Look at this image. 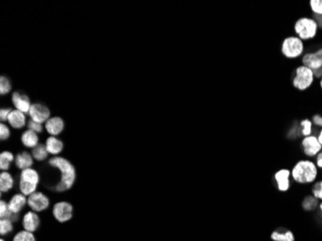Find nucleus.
<instances>
[{"mask_svg":"<svg viewBox=\"0 0 322 241\" xmlns=\"http://www.w3.org/2000/svg\"><path fill=\"white\" fill-rule=\"evenodd\" d=\"M292 179L299 185L313 184L318 175V168L311 159H301L291 169Z\"/></svg>","mask_w":322,"mask_h":241,"instance_id":"1","label":"nucleus"},{"mask_svg":"<svg viewBox=\"0 0 322 241\" xmlns=\"http://www.w3.org/2000/svg\"><path fill=\"white\" fill-rule=\"evenodd\" d=\"M49 164L59 169L62 173L61 182L57 185V191H66L73 187L75 180V169L70 161L63 157H53L49 160Z\"/></svg>","mask_w":322,"mask_h":241,"instance_id":"2","label":"nucleus"},{"mask_svg":"<svg viewBox=\"0 0 322 241\" xmlns=\"http://www.w3.org/2000/svg\"><path fill=\"white\" fill-rule=\"evenodd\" d=\"M293 31L303 42H308L317 36L319 28L312 17H301L294 22Z\"/></svg>","mask_w":322,"mask_h":241,"instance_id":"3","label":"nucleus"},{"mask_svg":"<svg viewBox=\"0 0 322 241\" xmlns=\"http://www.w3.org/2000/svg\"><path fill=\"white\" fill-rule=\"evenodd\" d=\"M305 42H303L295 35H291L286 37L280 46V50L282 55L288 60H296L302 58L305 53Z\"/></svg>","mask_w":322,"mask_h":241,"instance_id":"4","label":"nucleus"},{"mask_svg":"<svg viewBox=\"0 0 322 241\" xmlns=\"http://www.w3.org/2000/svg\"><path fill=\"white\" fill-rule=\"evenodd\" d=\"M314 80L315 78L311 69L299 65L295 68L293 72L291 83L295 90L299 92H306L313 85Z\"/></svg>","mask_w":322,"mask_h":241,"instance_id":"5","label":"nucleus"},{"mask_svg":"<svg viewBox=\"0 0 322 241\" xmlns=\"http://www.w3.org/2000/svg\"><path fill=\"white\" fill-rule=\"evenodd\" d=\"M301 146L303 153L307 157H315L322 151L321 144L318 141L317 136L314 134L303 137Z\"/></svg>","mask_w":322,"mask_h":241,"instance_id":"6","label":"nucleus"},{"mask_svg":"<svg viewBox=\"0 0 322 241\" xmlns=\"http://www.w3.org/2000/svg\"><path fill=\"white\" fill-rule=\"evenodd\" d=\"M301 65L315 71L322 68V46L314 51L305 52L301 58Z\"/></svg>","mask_w":322,"mask_h":241,"instance_id":"7","label":"nucleus"},{"mask_svg":"<svg viewBox=\"0 0 322 241\" xmlns=\"http://www.w3.org/2000/svg\"><path fill=\"white\" fill-rule=\"evenodd\" d=\"M53 215L59 222H67L73 217V207L67 202L57 203L53 207Z\"/></svg>","mask_w":322,"mask_h":241,"instance_id":"8","label":"nucleus"},{"mask_svg":"<svg viewBox=\"0 0 322 241\" xmlns=\"http://www.w3.org/2000/svg\"><path fill=\"white\" fill-rule=\"evenodd\" d=\"M290 176L291 172L287 168L280 169L274 174V180L280 192H287L290 190Z\"/></svg>","mask_w":322,"mask_h":241,"instance_id":"9","label":"nucleus"},{"mask_svg":"<svg viewBox=\"0 0 322 241\" xmlns=\"http://www.w3.org/2000/svg\"><path fill=\"white\" fill-rule=\"evenodd\" d=\"M28 206L32 208L34 211H43L48 208L49 201L45 195L41 192H35L30 195L27 200Z\"/></svg>","mask_w":322,"mask_h":241,"instance_id":"10","label":"nucleus"},{"mask_svg":"<svg viewBox=\"0 0 322 241\" xmlns=\"http://www.w3.org/2000/svg\"><path fill=\"white\" fill-rule=\"evenodd\" d=\"M28 114L31 117V120L40 123V124H43L49 119L50 112H49V109L43 104L34 103L32 104Z\"/></svg>","mask_w":322,"mask_h":241,"instance_id":"11","label":"nucleus"},{"mask_svg":"<svg viewBox=\"0 0 322 241\" xmlns=\"http://www.w3.org/2000/svg\"><path fill=\"white\" fill-rule=\"evenodd\" d=\"M12 100H13V103L16 106L17 110L22 111V113H29L32 105H31L29 98L27 96L16 92L13 94Z\"/></svg>","mask_w":322,"mask_h":241,"instance_id":"12","label":"nucleus"},{"mask_svg":"<svg viewBox=\"0 0 322 241\" xmlns=\"http://www.w3.org/2000/svg\"><path fill=\"white\" fill-rule=\"evenodd\" d=\"M45 129L51 136L60 134L64 130V122L59 117L49 118L45 122Z\"/></svg>","mask_w":322,"mask_h":241,"instance_id":"13","label":"nucleus"},{"mask_svg":"<svg viewBox=\"0 0 322 241\" xmlns=\"http://www.w3.org/2000/svg\"><path fill=\"white\" fill-rule=\"evenodd\" d=\"M22 225H23V228L25 229V230H28V231H35V230L38 229L39 225H40V219H39V216L37 215V213L35 212H27L24 217H23V221H22Z\"/></svg>","mask_w":322,"mask_h":241,"instance_id":"14","label":"nucleus"},{"mask_svg":"<svg viewBox=\"0 0 322 241\" xmlns=\"http://www.w3.org/2000/svg\"><path fill=\"white\" fill-rule=\"evenodd\" d=\"M8 120L13 128L22 129L25 125V115L20 110H12Z\"/></svg>","mask_w":322,"mask_h":241,"instance_id":"15","label":"nucleus"},{"mask_svg":"<svg viewBox=\"0 0 322 241\" xmlns=\"http://www.w3.org/2000/svg\"><path fill=\"white\" fill-rule=\"evenodd\" d=\"M45 148L48 154H60L63 150V143L61 140L57 139L55 136H50L49 138H47L45 142Z\"/></svg>","mask_w":322,"mask_h":241,"instance_id":"16","label":"nucleus"},{"mask_svg":"<svg viewBox=\"0 0 322 241\" xmlns=\"http://www.w3.org/2000/svg\"><path fill=\"white\" fill-rule=\"evenodd\" d=\"M271 239L273 241H295V237L291 230L279 229L272 231Z\"/></svg>","mask_w":322,"mask_h":241,"instance_id":"17","label":"nucleus"},{"mask_svg":"<svg viewBox=\"0 0 322 241\" xmlns=\"http://www.w3.org/2000/svg\"><path fill=\"white\" fill-rule=\"evenodd\" d=\"M26 204V198L23 194H17L12 198L10 203H9V208L14 213H19L22 208Z\"/></svg>","mask_w":322,"mask_h":241,"instance_id":"18","label":"nucleus"},{"mask_svg":"<svg viewBox=\"0 0 322 241\" xmlns=\"http://www.w3.org/2000/svg\"><path fill=\"white\" fill-rule=\"evenodd\" d=\"M22 142L23 143L24 146H26L28 148H36L38 146L39 137H38L36 132L28 130V131L23 132L22 136Z\"/></svg>","mask_w":322,"mask_h":241,"instance_id":"19","label":"nucleus"},{"mask_svg":"<svg viewBox=\"0 0 322 241\" xmlns=\"http://www.w3.org/2000/svg\"><path fill=\"white\" fill-rule=\"evenodd\" d=\"M16 164L18 168L25 170L28 168H31L33 164V159L31 155L27 153L20 154L16 158Z\"/></svg>","mask_w":322,"mask_h":241,"instance_id":"20","label":"nucleus"},{"mask_svg":"<svg viewBox=\"0 0 322 241\" xmlns=\"http://www.w3.org/2000/svg\"><path fill=\"white\" fill-rule=\"evenodd\" d=\"M21 179L31 183L35 186H38L40 178H39V174L37 173L36 170H34L32 168H28V169L22 170Z\"/></svg>","mask_w":322,"mask_h":241,"instance_id":"21","label":"nucleus"},{"mask_svg":"<svg viewBox=\"0 0 322 241\" xmlns=\"http://www.w3.org/2000/svg\"><path fill=\"white\" fill-rule=\"evenodd\" d=\"M0 217L1 219H8L10 221H16L18 219L17 213H14L9 208V204L1 201L0 203Z\"/></svg>","mask_w":322,"mask_h":241,"instance_id":"22","label":"nucleus"},{"mask_svg":"<svg viewBox=\"0 0 322 241\" xmlns=\"http://www.w3.org/2000/svg\"><path fill=\"white\" fill-rule=\"evenodd\" d=\"M14 186V178L7 172H2L0 175V190L1 192H7Z\"/></svg>","mask_w":322,"mask_h":241,"instance_id":"23","label":"nucleus"},{"mask_svg":"<svg viewBox=\"0 0 322 241\" xmlns=\"http://www.w3.org/2000/svg\"><path fill=\"white\" fill-rule=\"evenodd\" d=\"M319 201L312 195H308L302 201V208L305 211H312L318 208Z\"/></svg>","mask_w":322,"mask_h":241,"instance_id":"24","label":"nucleus"},{"mask_svg":"<svg viewBox=\"0 0 322 241\" xmlns=\"http://www.w3.org/2000/svg\"><path fill=\"white\" fill-rule=\"evenodd\" d=\"M299 126H300L301 136L303 137H307L312 134V123L311 119H303L299 122Z\"/></svg>","mask_w":322,"mask_h":241,"instance_id":"25","label":"nucleus"},{"mask_svg":"<svg viewBox=\"0 0 322 241\" xmlns=\"http://www.w3.org/2000/svg\"><path fill=\"white\" fill-rule=\"evenodd\" d=\"M14 160V155L10 152H3L0 154V168L3 171H6L9 168L10 162Z\"/></svg>","mask_w":322,"mask_h":241,"instance_id":"26","label":"nucleus"},{"mask_svg":"<svg viewBox=\"0 0 322 241\" xmlns=\"http://www.w3.org/2000/svg\"><path fill=\"white\" fill-rule=\"evenodd\" d=\"M36 188H37V186L33 185L31 183L22 180V179L20 182V189H21L22 194L25 196L32 195L33 193H35Z\"/></svg>","mask_w":322,"mask_h":241,"instance_id":"27","label":"nucleus"},{"mask_svg":"<svg viewBox=\"0 0 322 241\" xmlns=\"http://www.w3.org/2000/svg\"><path fill=\"white\" fill-rule=\"evenodd\" d=\"M47 154H48V152H47L45 146H43V145H39L36 148H34V150H33L34 158L39 160V161L44 160L47 157Z\"/></svg>","mask_w":322,"mask_h":241,"instance_id":"28","label":"nucleus"},{"mask_svg":"<svg viewBox=\"0 0 322 241\" xmlns=\"http://www.w3.org/2000/svg\"><path fill=\"white\" fill-rule=\"evenodd\" d=\"M13 241H36V239H35V236L31 231L22 230V231H20L18 234H16Z\"/></svg>","mask_w":322,"mask_h":241,"instance_id":"29","label":"nucleus"},{"mask_svg":"<svg viewBox=\"0 0 322 241\" xmlns=\"http://www.w3.org/2000/svg\"><path fill=\"white\" fill-rule=\"evenodd\" d=\"M309 6L312 15L322 16V0H311Z\"/></svg>","mask_w":322,"mask_h":241,"instance_id":"30","label":"nucleus"},{"mask_svg":"<svg viewBox=\"0 0 322 241\" xmlns=\"http://www.w3.org/2000/svg\"><path fill=\"white\" fill-rule=\"evenodd\" d=\"M13 230L12 221L8 219H1L0 221V234L5 235Z\"/></svg>","mask_w":322,"mask_h":241,"instance_id":"31","label":"nucleus"},{"mask_svg":"<svg viewBox=\"0 0 322 241\" xmlns=\"http://www.w3.org/2000/svg\"><path fill=\"white\" fill-rule=\"evenodd\" d=\"M311 195L318 201H322V180L315 182L311 187Z\"/></svg>","mask_w":322,"mask_h":241,"instance_id":"32","label":"nucleus"},{"mask_svg":"<svg viewBox=\"0 0 322 241\" xmlns=\"http://www.w3.org/2000/svg\"><path fill=\"white\" fill-rule=\"evenodd\" d=\"M11 90V83L7 77H1L0 78V94L5 95Z\"/></svg>","mask_w":322,"mask_h":241,"instance_id":"33","label":"nucleus"},{"mask_svg":"<svg viewBox=\"0 0 322 241\" xmlns=\"http://www.w3.org/2000/svg\"><path fill=\"white\" fill-rule=\"evenodd\" d=\"M289 136H290L291 139H296L298 138L299 136H301L300 132V126H299V123H297L296 125L292 126L290 129V131L288 132Z\"/></svg>","mask_w":322,"mask_h":241,"instance_id":"34","label":"nucleus"},{"mask_svg":"<svg viewBox=\"0 0 322 241\" xmlns=\"http://www.w3.org/2000/svg\"><path fill=\"white\" fill-rule=\"evenodd\" d=\"M27 126H28V130L33 131V132H36V133H40V132H43V126H42V124L37 123V122H35V120H29L28 124H27Z\"/></svg>","mask_w":322,"mask_h":241,"instance_id":"35","label":"nucleus"},{"mask_svg":"<svg viewBox=\"0 0 322 241\" xmlns=\"http://www.w3.org/2000/svg\"><path fill=\"white\" fill-rule=\"evenodd\" d=\"M10 136V131L7 126L1 124L0 125V139L1 140H6Z\"/></svg>","mask_w":322,"mask_h":241,"instance_id":"36","label":"nucleus"},{"mask_svg":"<svg viewBox=\"0 0 322 241\" xmlns=\"http://www.w3.org/2000/svg\"><path fill=\"white\" fill-rule=\"evenodd\" d=\"M311 123L314 127L322 129V115L321 114H314L311 118Z\"/></svg>","mask_w":322,"mask_h":241,"instance_id":"37","label":"nucleus"},{"mask_svg":"<svg viewBox=\"0 0 322 241\" xmlns=\"http://www.w3.org/2000/svg\"><path fill=\"white\" fill-rule=\"evenodd\" d=\"M11 109L6 108V109H1L0 111V119L1 120H7L9 118V115L11 113Z\"/></svg>","mask_w":322,"mask_h":241,"instance_id":"38","label":"nucleus"},{"mask_svg":"<svg viewBox=\"0 0 322 241\" xmlns=\"http://www.w3.org/2000/svg\"><path fill=\"white\" fill-rule=\"evenodd\" d=\"M315 165L317 166L318 169L322 170V151L315 156Z\"/></svg>","mask_w":322,"mask_h":241,"instance_id":"39","label":"nucleus"},{"mask_svg":"<svg viewBox=\"0 0 322 241\" xmlns=\"http://www.w3.org/2000/svg\"><path fill=\"white\" fill-rule=\"evenodd\" d=\"M312 18L314 19V21H315L316 23H317L319 30L322 29V16H316V15H313V16H312Z\"/></svg>","mask_w":322,"mask_h":241,"instance_id":"40","label":"nucleus"},{"mask_svg":"<svg viewBox=\"0 0 322 241\" xmlns=\"http://www.w3.org/2000/svg\"><path fill=\"white\" fill-rule=\"evenodd\" d=\"M313 76H314L315 80H316V79H317V80H319V79H320L322 77V68L318 69V70L313 71Z\"/></svg>","mask_w":322,"mask_h":241,"instance_id":"41","label":"nucleus"},{"mask_svg":"<svg viewBox=\"0 0 322 241\" xmlns=\"http://www.w3.org/2000/svg\"><path fill=\"white\" fill-rule=\"evenodd\" d=\"M316 136H317V138H318V141H319V143L321 144L322 146V129H320V131H319V132H318V134H317Z\"/></svg>","mask_w":322,"mask_h":241,"instance_id":"42","label":"nucleus"},{"mask_svg":"<svg viewBox=\"0 0 322 241\" xmlns=\"http://www.w3.org/2000/svg\"><path fill=\"white\" fill-rule=\"evenodd\" d=\"M318 84H319V88L322 90V77L318 80Z\"/></svg>","mask_w":322,"mask_h":241,"instance_id":"43","label":"nucleus"},{"mask_svg":"<svg viewBox=\"0 0 322 241\" xmlns=\"http://www.w3.org/2000/svg\"><path fill=\"white\" fill-rule=\"evenodd\" d=\"M318 208H319V210H320V212H321L322 215V201L319 203V206H318Z\"/></svg>","mask_w":322,"mask_h":241,"instance_id":"44","label":"nucleus"},{"mask_svg":"<svg viewBox=\"0 0 322 241\" xmlns=\"http://www.w3.org/2000/svg\"><path fill=\"white\" fill-rule=\"evenodd\" d=\"M0 241H4V240H3V239H1V240H0Z\"/></svg>","mask_w":322,"mask_h":241,"instance_id":"45","label":"nucleus"}]
</instances>
